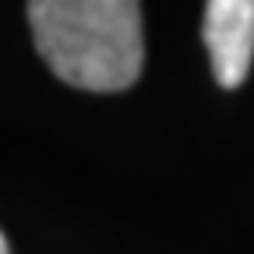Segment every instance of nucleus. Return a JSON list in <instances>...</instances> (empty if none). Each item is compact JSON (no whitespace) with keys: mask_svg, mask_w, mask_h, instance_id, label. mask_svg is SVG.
<instances>
[{"mask_svg":"<svg viewBox=\"0 0 254 254\" xmlns=\"http://www.w3.org/2000/svg\"><path fill=\"white\" fill-rule=\"evenodd\" d=\"M0 254H11V251H7V240H4V233H0Z\"/></svg>","mask_w":254,"mask_h":254,"instance_id":"3","label":"nucleus"},{"mask_svg":"<svg viewBox=\"0 0 254 254\" xmlns=\"http://www.w3.org/2000/svg\"><path fill=\"white\" fill-rule=\"evenodd\" d=\"M205 50L222 88H240L254 60V0H205Z\"/></svg>","mask_w":254,"mask_h":254,"instance_id":"2","label":"nucleus"},{"mask_svg":"<svg viewBox=\"0 0 254 254\" xmlns=\"http://www.w3.org/2000/svg\"><path fill=\"white\" fill-rule=\"evenodd\" d=\"M36 53L85 92H124L141 78V0H28Z\"/></svg>","mask_w":254,"mask_h":254,"instance_id":"1","label":"nucleus"}]
</instances>
